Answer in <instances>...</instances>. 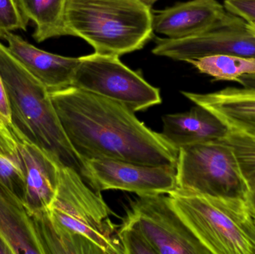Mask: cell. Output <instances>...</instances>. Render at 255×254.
I'll use <instances>...</instances> for the list:
<instances>
[{"mask_svg":"<svg viewBox=\"0 0 255 254\" xmlns=\"http://www.w3.org/2000/svg\"><path fill=\"white\" fill-rule=\"evenodd\" d=\"M49 93L64 132L82 161L176 167L178 151L126 106L73 86Z\"/></svg>","mask_w":255,"mask_h":254,"instance_id":"1","label":"cell"},{"mask_svg":"<svg viewBox=\"0 0 255 254\" xmlns=\"http://www.w3.org/2000/svg\"><path fill=\"white\" fill-rule=\"evenodd\" d=\"M112 214L101 192L61 165L52 203L31 216L44 254H124Z\"/></svg>","mask_w":255,"mask_h":254,"instance_id":"2","label":"cell"},{"mask_svg":"<svg viewBox=\"0 0 255 254\" xmlns=\"http://www.w3.org/2000/svg\"><path fill=\"white\" fill-rule=\"evenodd\" d=\"M0 75L15 129L62 165L82 173V160L70 144L47 88L0 43Z\"/></svg>","mask_w":255,"mask_h":254,"instance_id":"3","label":"cell"},{"mask_svg":"<svg viewBox=\"0 0 255 254\" xmlns=\"http://www.w3.org/2000/svg\"><path fill=\"white\" fill-rule=\"evenodd\" d=\"M153 12L139 0H68L66 25L96 53L120 57L142 49L152 37Z\"/></svg>","mask_w":255,"mask_h":254,"instance_id":"4","label":"cell"},{"mask_svg":"<svg viewBox=\"0 0 255 254\" xmlns=\"http://www.w3.org/2000/svg\"><path fill=\"white\" fill-rule=\"evenodd\" d=\"M174 208L210 254H255V213L244 198L168 194Z\"/></svg>","mask_w":255,"mask_h":254,"instance_id":"5","label":"cell"},{"mask_svg":"<svg viewBox=\"0 0 255 254\" xmlns=\"http://www.w3.org/2000/svg\"><path fill=\"white\" fill-rule=\"evenodd\" d=\"M175 169L178 190L248 200L250 183L233 148L222 139L181 148Z\"/></svg>","mask_w":255,"mask_h":254,"instance_id":"6","label":"cell"},{"mask_svg":"<svg viewBox=\"0 0 255 254\" xmlns=\"http://www.w3.org/2000/svg\"><path fill=\"white\" fill-rule=\"evenodd\" d=\"M72 86L116 101L134 113L162 101L160 89L123 64L119 57L96 52L79 58Z\"/></svg>","mask_w":255,"mask_h":254,"instance_id":"7","label":"cell"},{"mask_svg":"<svg viewBox=\"0 0 255 254\" xmlns=\"http://www.w3.org/2000/svg\"><path fill=\"white\" fill-rule=\"evenodd\" d=\"M164 194L139 196L127 219L142 231L156 254H208Z\"/></svg>","mask_w":255,"mask_h":254,"instance_id":"8","label":"cell"},{"mask_svg":"<svg viewBox=\"0 0 255 254\" xmlns=\"http://www.w3.org/2000/svg\"><path fill=\"white\" fill-rule=\"evenodd\" d=\"M82 178L94 191L121 190L138 196L169 194L177 189L176 169L109 159L82 161Z\"/></svg>","mask_w":255,"mask_h":254,"instance_id":"9","label":"cell"},{"mask_svg":"<svg viewBox=\"0 0 255 254\" xmlns=\"http://www.w3.org/2000/svg\"><path fill=\"white\" fill-rule=\"evenodd\" d=\"M152 53L185 62L215 55L255 58V33L240 18L229 25L193 37H155Z\"/></svg>","mask_w":255,"mask_h":254,"instance_id":"10","label":"cell"},{"mask_svg":"<svg viewBox=\"0 0 255 254\" xmlns=\"http://www.w3.org/2000/svg\"><path fill=\"white\" fill-rule=\"evenodd\" d=\"M152 12L153 30L170 39L199 35L240 19L217 0H190Z\"/></svg>","mask_w":255,"mask_h":254,"instance_id":"11","label":"cell"},{"mask_svg":"<svg viewBox=\"0 0 255 254\" xmlns=\"http://www.w3.org/2000/svg\"><path fill=\"white\" fill-rule=\"evenodd\" d=\"M17 144L21 169L25 177L23 203L29 214L46 210L55 197L62 164L47 151L10 129Z\"/></svg>","mask_w":255,"mask_h":254,"instance_id":"12","label":"cell"},{"mask_svg":"<svg viewBox=\"0 0 255 254\" xmlns=\"http://www.w3.org/2000/svg\"><path fill=\"white\" fill-rule=\"evenodd\" d=\"M7 49L49 92L72 86L79 58H70L41 50L20 36L9 32L4 36Z\"/></svg>","mask_w":255,"mask_h":254,"instance_id":"13","label":"cell"},{"mask_svg":"<svg viewBox=\"0 0 255 254\" xmlns=\"http://www.w3.org/2000/svg\"><path fill=\"white\" fill-rule=\"evenodd\" d=\"M181 93L215 115L229 131L255 139V90L227 87L209 93Z\"/></svg>","mask_w":255,"mask_h":254,"instance_id":"14","label":"cell"},{"mask_svg":"<svg viewBox=\"0 0 255 254\" xmlns=\"http://www.w3.org/2000/svg\"><path fill=\"white\" fill-rule=\"evenodd\" d=\"M160 134L174 148L221 140L229 129L219 118L199 105L184 113L165 115L162 117Z\"/></svg>","mask_w":255,"mask_h":254,"instance_id":"15","label":"cell"},{"mask_svg":"<svg viewBox=\"0 0 255 254\" xmlns=\"http://www.w3.org/2000/svg\"><path fill=\"white\" fill-rule=\"evenodd\" d=\"M0 234L13 254H44L34 221L23 203L1 191Z\"/></svg>","mask_w":255,"mask_h":254,"instance_id":"16","label":"cell"},{"mask_svg":"<svg viewBox=\"0 0 255 254\" xmlns=\"http://www.w3.org/2000/svg\"><path fill=\"white\" fill-rule=\"evenodd\" d=\"M26 20L35 24L33 37L38 43L70 35L65 15L68 0H14Z\"/></svg>","mask_w":255,"mask_h":254,"instance_id":"17","label":"cell"},{"mask_svg":"<svg viewBox=\"0 0 255 254\" xmlns=\"http://www.w3.org/2000/svg\"><path fill=\"white\" fill-rule=\"evenodd\" d=\"M187 63L215 81L236 82L241 76L255 73V58L215 55L190 60Z\"/></svg>","mask_w":255,"mask_h":254,"instance_id":"18","label":"cell"},{"mask_svg":"<svg viewBox=\"0 0 255 254\" xmlns=\"http://www.w3.org/2000/svg\"><path fill=\"white\" fill-rule=\"evenodd\" d=\"M222 140L233 148L249 183L255 182V139L229 131Z\"/></svg>","mask_w":255,"mask_h":254,"instance_id":"19","label":"cell"},{"mask_svg":"<svg viewBox=\"0 0 255 254\" xmlns=\"http://www.w3.org/2000/svg\"><path fill=\"white\" fill-rule=\"evenodd\" d=\"M0 191L23 201L25 177L22 169L13 161L0 156Z\"/></svg>","mask_w":255,"mask_h":254,"instance_id":"20","label":"cell"},{"mask_svg":"<svg viewBox=\"0 0 255 254\" xmlns=\"http://www.w3.org/2000/svg\"><path fill=\"white\" fill-rule=\"evenodd\" d=\"M118 235L124 254H156L142 231L127 218L118 229Z\"/></svg>","mask_w":255,"mask_h":254,"instance_id":"21","label":"cell"},{"mask_svg":"<svg viewBox=\"0 0 255 254\" xmlns=\"http://www.w3.org/2000/svg\"><path fill=\"white\" fill-rule=\"evenodd\" d=\"M28 22L14 0H0V39L16 30L25 31Z\"/></svg>","mask_w":255,"mask_h":254,"instance_id":"22","label":"cell"},{"mask_svg":"<svg viewBox=\"0 0 255 254\" xmlns=\"http://www.w3.org/2000/svg\"><path fill=\"white\" fill-rule=\"evenodd\" d=\"M224 7L229 13L255 25V0H225Z\"/></svg>","mask_w":255,"mask_h":254,"instance_id":"23","label":"cell"},{"mask_svg":"<svg viewBox=\"0 0 255 254\" xmlns=\"http://www.w3.org/2000/svg\"><path fill=\"white\" fill-rule=\"evenodd\" d=\"M0 156L20 165L17 144L11 131L4 124L0 122Z\"/></svg>","mask_w":255,"mask_h":254,"instance_id":"24","label":"cell"},{"mask_svg":"<svg viewBox=\"0 0 255 254\" xmlns=\"http://www.w3.org/2000/svg\"><path fill=\"white\" fill-rule=\"evenodd\" d=\"M0 122L7 126L10 131L13 127L8 100H7V94H6L1 75H0Z\"/></svg>","mask_w":255,"mask_h":254,"instance_id":"25","label":"cell"},{"mask_svg":"<svg viewBox=\"0 0 255 254\" xmlns=\"http://www.w3.org/2000/svg\"><path fill=\"white\" fill-rule=\"evenodd\" d=\"M236 82L242 85L246 89L255 90V74H247L241 76L236 80Z\"/></svg>","mask_w":255,"mask_h":254,"instance_id":"26","label":"cell"},{"mask_svg":"<svg viewBox=\"0 0 255 254\" xmlns=\"http://www.w3.org/2000/svg\"><path fill=\"white\" fill-rule=\"evenodd\" d=\"M250 192L248 196V201L255 213V181L250 183Z\"/></svg>","mask_w":255,"mask_h":254,"instance_id":"27","label":"cell"},{"mask_svg":"<svg viewBox=\"0 0 255 254\" xmlns=\"http://www.w3.org/2000/svg\"><path fill=\"white\" fill-rule=\"evenodd\" d=\"M0 254H13L2 236L0 234Z\"/></svg>","mask_w":255,"mask_h":254,"instance_id":"28","label":"cell"},{"mask_svg":"<svg viewBox=\"0 0 255 254\" xmlns=\"http://www.w3.org/2000/svg\"><path fill=\"white\" fill-rule=\"evenodd\" d=\"M139 1H142L144 4H145V5L151 8V6H152L154 3L156 2L157 0H139Z\"/></svg>","mask_w":255,"mask_h":254,"instance_id":"29","label":"cell"},{"mask_svg":"<svg viewBox=\"0 0 255 254\" xmlns=\"http://www.w3.org/2000/svg\"><path fill=\"white\" fill-rule=\"evenodd\" d=\"M249 25H250V28L253 30V32L255 33V25H251V24H249Z\"/></svg>","mask_w":255,"mask_h":254,"instance_id":"30","label":"cell"}]
</instances>
